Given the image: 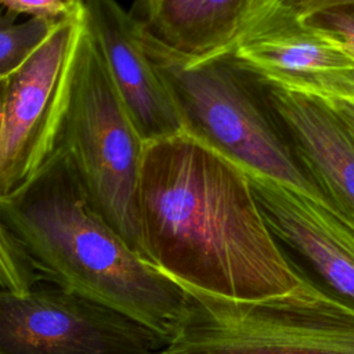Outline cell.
I'll return each mask as SVG.
<instances>
[{"instance_id": "obj_7", "label": "cell", "mask_w": 354, "mask_h": 354, "mask_svg": "<svg viewBox=\"0 0 354 354\" xmlns=\"http://www.w3.org/2000/svg\"><path fill=\"white\" fill-rule=\"evenodd\" d=\"M83 26L79 4L57 21L44 43L4 82L0 195L24 184L54 151Z\"/></svg>"}, {"instance_id": "obj_15", "label": "cell", "mask_w": 354, "mask_h": 354, "mask_svg": "<svg viewBox=\"0 0 354 354\" xmlns=\"http://www.w3.org/2000/svg\"><path fill=\"white\" fill-rule=\"evenodd\" d=\"M303 19L315 29L326 33L354 58V4L319 10Z\"/></svg>"}, {"instance_id": "obj_6", "label": "cell", "mask_w": 354, "mask_h": 354, "mask_svg": "<svg viewBox=\"0 0 354 354\" xmlns=\"http://www.w3.org/2000/svg\"><path fill=\"white\" fill-rule=\"evenodd\" d=\"M167 340L58 286L0 290V354H162Z\"/></svg>"}, {"instance_id": "obj_18", "label": "cell", "mask_w": 354, "mask_h": 354, "mask_svg": "<svg viewBox=\"0 0 354 354\" xmlns=\"http://www.w3.org/2000/svg\"><path fill=\"white\" fill-rule=\"evenodd\" d=\"M332 109L337 113V116L342 119L347 130L354 136V104L350 102H333L329 104Z\"/></svg>"}, {"instance_id": "obj_19", "label": "cell", "mask_w": 354, "mask_h": 354, "mask_svg": "<svg viewBox=\"0 0 354 354\" xmlns=\"http://www.w3.org/2000/svg\"><path fill=\"white\" fill-rule=\"evenodd\" d=\"M3 112H4V82H0V136L3 129Z\"/></svg>"}, {"instance_id": "obj_2", "label": "cell", "mask_w": 354, "mask_h": 354, "mask_svg": "<svg viewBox=\"0 0 354 354\" xmlns=\"http://www.w3.org/2000/svg\"><path fill=\"white\" fill-rule=\"evenodd\" d=\"M0 220L39 279L108 306L167 342L184 326L191 296L104 218L57 147L24 184L0 195Z\"/></svg>"}, {"instance_id": "obj_3", "label": "cell", "mask_w": 354, "mask_h": 354, "mask_svg": "<svg viewBox=\"0 0 354 354\" xmlns=\"http://www.w3.org/2000/svg\"><path fill=\"white\" fill-rule=\"evenodd\" d=\"M138 30L184 133L230 159L248 176L270 178L336 213L301 167L274 118L266 113L245 83V75L225 59L191 61L180 55L147 32L140 21Z\"/></svg>"}, {"instance_id": "obj_5", "label": "cell", "mask_w": 354, "mask_h": 354, "mask_svg": "<svg viewBox=\"0 0 354 354\" xmlns=\"http://www.w3.org/2000/svg\"><path fill=\"white\" fill-rule=\"evenodd\" d=\"M162 354H354V303L303 272L290 292L259 300L191 296Z\"/></svg>"}, {"instance_id": "obj_8", "label": "cell", "mask_w": 354, "mask_h": 354, "mask_svg": "<svg viewBox=\"0 0 354 354\" xmlns=\"http://www.w3.org/2000/svg\"><path fill=\"white\" fill-rule=\"evenodd\" d=\"M220 59L266 87L354 104V58L285 0H267Z\"/></svg>"}, {"instance_id": "obj_4", "label": "cell", "mask_w": 354, "mask_h": 354, "mask_svg": "<svg viewBox=\"0 0 354 354\" xmlns=\"http://www.w3.org/2000/svg\"><path fill=\"white\" fill-rule=\"evenodd\" d=\"M55 147L66 156L94 207L140 253L138 187L145 141L86 22Z\"/></svg>"}, {"instance_id": "obj_14", "label": "cell", "mask_w": 354, "mask_h": 354, "mask_svg": "<svg viewBox=\"0 0 354 354\" xmlns=\"http://www.w3.org/2000/svg\"><path fill=\"white\" fill-rule=\"evenodd\" d=\"M39 281L25 252L0 220V290L26 293Z\"/></svg>"}, {"instance_id": "obj_9", "label": "cell", "mask_w": 354, "mask_h": 354, "mask_svg": "<svg viewBox=\"0 0 354 354\" xmlns=\"http://www.w3.org/2000/svg\"><path fill=\"white\" fill-rule=\"evenodd\" d=\"M112 83L145 144L184 131L140 39L138 21L116 0H79Z\"/></svg>"}, {"instance_id": "obj_10", "label": "cell", "mask_w": 354, "mask_h": 354, "mask_svg": "<svg viewBox=\"0 0 354 354\" xmlns=\"http://www.w3.org/2000/svg\"><path fill=\"white\" fill-rule=\"evenodd\" d=\"M249 180L275 239L297 252L336 295L354 303V228L279 183L260 176Z\"/></svg>"}, {"instance_id": "obj_1", "label": "cell", "mask_w": 354, "mask_h": 354, "mask_svg": "<svg viewBox=\"0 0 354 354\" xmlns=\"http://www.w3.org/2000/svg\"><path fill=\"white\" fill-rule=\"evenodd\" d=\"M140 254L191 296L259 300L299 272L267 227L249 176L187 133L145 144Z\"/></svg>"}, {"instance_id": "obj_17", "label": "cell", "mask_w": 354, "mask_h": 354, "mask_svg": "<svg viewBox=\"0 0 354 354\" xmlns=\"http://www.w3.org/2000/svg\"><path fill=\"white\" fill-rule=\"evenodd\" d=\"M285 1L290 4L303 18L319 10H325L336 6L354 4V0H285Z\"/></svg>"}, {"instance_id": "obj_12", "label": "cell", "mask_w": 354, "mask_h": 354, "mask_svg": "<svg viewBox=\"0 0 354 354\" xmlns=\"http://www.w3.org/2000/svg\"><path fill=\"white\" fill-rule=\"evenodd\" d=\"M267 0H140L136 18L166 47L191 61L223 58Z\"/></svg>"}, {"instance_id": "obj_16", "label": "cell", "mask_w": 354, "mask_h": 354, "mask_svg": "<svg viewBox=\"0 0 354 354\" xmlns=\"http://www.w3.org/2000/svg\"><path fill=\"white\" fill-rule=\"evenodd\" d=\"M0 6L14 15L59 19L79 8V0H0Z\"/></svg>"}, {"instance_id": "obj_13", "label": "cell", "mask_w": 354, "mask_h": 354, "mask_svg": "<svg viewBox=\"0 0 354 354\" xmlns=\"http://www.w3.org/2000/svg\"><path fill=\"white\" fill-rule=\"evenodd\" d=\"M15 17L0 11V82H6L28 61L58 21L30 17L24 22H15Z\"/></svg>"}, {"instance_id": "obj_11", "label": "cell", "mask_w": 354, "mask_h": 354, "mask_svg": "<svg viewBox=\"0 0 354 354\" xmlns=\"http://www.w3.org/2000/svg\"><path fill=\"white\" fill-rule=\"evenodd\" d=\"M264 98L301 167L354 228V136L324 101L271 87Z\"/></svg>"}]
</instances>
